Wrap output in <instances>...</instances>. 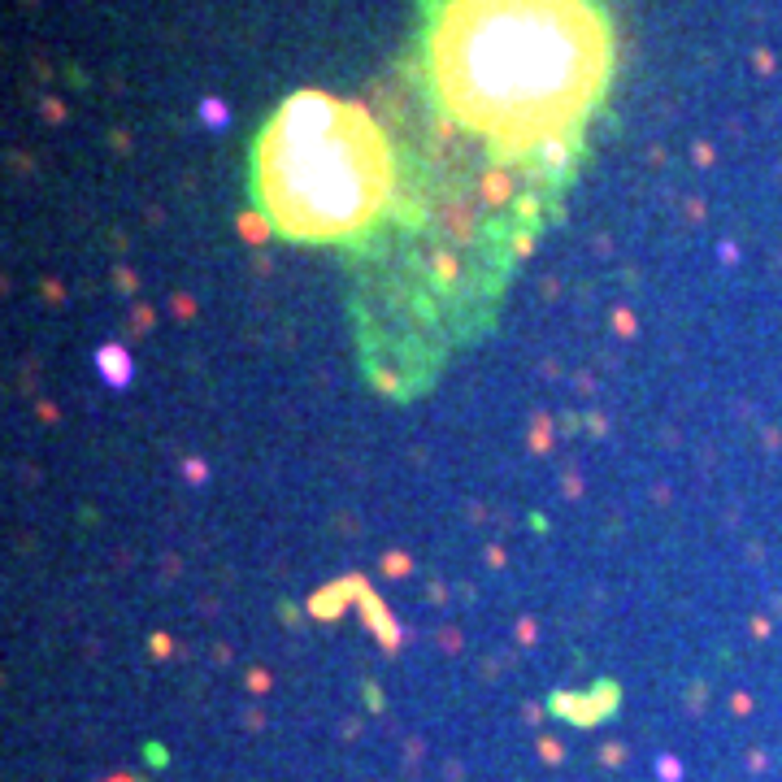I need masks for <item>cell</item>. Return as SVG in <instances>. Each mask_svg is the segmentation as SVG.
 <instances>
[{"label":"cell","mask_w":782,"mask_h":782,"mask_svg":"<svg viewBox=\"0 0 782 782\" xmlns=\"http://www.w3.org/2000/svg\"><path fill=\"white\" fill-rule=\"evenodd\" d=\"M431 70L444 109L500 153L574 130L609 78V31L586 0H448Z\"/></svg>","instance_id":"1"},{"label":"cell","mask_w":782,"mask_h":782,"mask_svg":"<svg viewBox=\"0 0 782 782\" xmlns=\"http://www.w3.org/2000/svg\"><path fill=\"white\" fill-rule=\"evenodd\" d=\"M391 153L361 109L300 92L257 139V196L291 239H348L379 214Z\"/></svg>","instance_id":"2"},{"label":"cell","mask_w":782,"mask_h":782,"mask_svg":"<svg viewBox=\"0 0 782 782\" xmlns=\"http://www.w3.org/2000/svg\"><path fill=\"white\" fill-rule=\"evenodd\" d=\"M101 370L109 374L113 387H126V379H130V361H126L118 348H105V352H101Z\"/></svg>","instance_id":"3"}]
</instances>
